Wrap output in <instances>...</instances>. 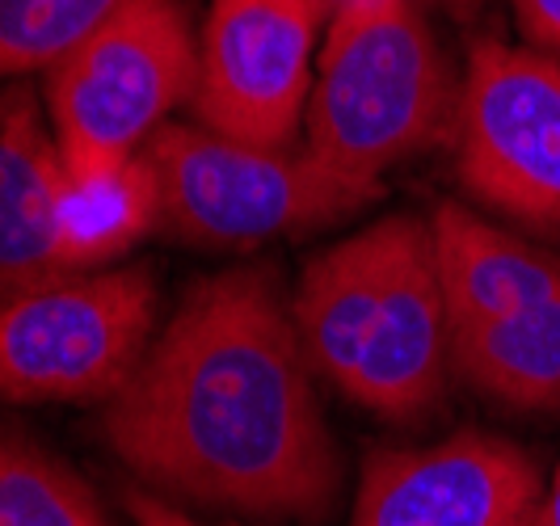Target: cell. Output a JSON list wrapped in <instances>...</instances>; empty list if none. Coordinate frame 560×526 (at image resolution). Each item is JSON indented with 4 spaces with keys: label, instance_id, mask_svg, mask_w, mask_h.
Masks as SVG:
<instances>
[{
    "label": "cell",
    "instance_id": "3957f363",
    "mask_svg": "<svg viewBox=\"0 0 560 526\" xmlns=\"http://www.w3.org/2000/svg\"><path fill=\"white\" fill-rule=\"evenodd\" d=\"M459 89L418 0H384L325 22L304 148L329 168L375 182L455 127Z\"/></svg>",
    "mask_w": 560,
    "mask_h": 526
},
{
    "label": "cell",
    "instance_id": "7c38bea8",
    "mask_svg": "<svg viewBox=\"0 0 560 526\" xmlns=\"http://www.w3.org/2000/svg\"><path fill=\"white\" fill-rule=\"evenodd\" d=\"M451 371L505 409H557L560 295L514 316L451 329Z\"/></svg>",
    "mask_w": 560,
    "mask_h": 526
},
{
    "label": "cell",
    "instance_id": "8fae6325",
    "mask_svg": "<svg viewBox=\"0 0 560 526\" xmlns=\"http://www.w3.org/2000/svg\"><path fill=\"white\" fill-rule=\"evenodd\" d=\"M434 253L447 295L451 329L514 316L560 295V257L493 227L459 202L434 211Z\"/></svg>",
    "mask_w": 560,
    "mask_h": 526
},
{
    "label": "cell",
    "instance_id": "8992f818",
    "mask_svg": "<svg viewBox=\"0 0 560 526\" xmlns=\"http://www.w3.org/2000/svg\"><path fill=\"white\" fill-rule=\"evenodd\" d=\"M156 287L140 266L59 278L0 304V396L110 400L152 346Z\"/></svg>",
    "mask_w": 560,
    "mask_h": 526
},
{
    "label": "cell",
    "instance_id": "ffe728a7",
    "mask_svg": "<svg viewBox=\"0 0 560 526\" xmlns=\"http://www.w3.org/2000/svg\"><path fill=\"white\" fill-rule=\"evenodd\" d=\"M439 4H477V0H439Z\"/></svg>",
    "mask_w": 560,
    "mask_h": 526
},
{
    "label": "cell",
    "instance_id": "e0dca14e",
    "mask_svg": "<svg viewBox=\"0 0 560 526\" xmlns=\"http://www.w3.org/2000/svg\"><path fill=\"white\" fill-rule=\"evenodd\" d=\"M127 505H131L136 526H207V523H198V518H190L182 505L156 498V493H131Z\"/></svg>",
    "mask_w": 560,
    "mask_h": 526
},
{
    "label": "cell",
    "instance_id": "52a82bcc",
    "mask_svg": "<svg viewBox=\"0 0 560 526\" xmlns=\"http://www.w3.org/2000/svg\"><path fill=\"white\" fill-rule=\"evenodd\" d=\"M455 168L485 207L560 232V56L480 38L455 102Z\"/></svg>",
    "mask_w": 560,
    "mask_h": 526
},
{
    "label": "cell",
    "instance_id": "9c48e42d",
    "mask_svg": "<svg viewBox=\"0 0 560 526\" xmlns=\"http://www.w3.org/2000/svg\"><path fill=\"white\" fill-rule=\"evenodd\" d=\"M539 498L527 451L464 430L447 443L366 455L350 526H532Z\"/></svg>",
    "mask_w": 560,
    "mask_h": 526
},
{
    "label": "cell",
    "instance_id": "ac0fdd59",
    "mask_svg": "<svg viewBox=\"0 0 560 526\" xmlns=\"http://www.w3.org/2000/svg\"><path fill=\"white\" fill-rule=\"evenodd\" d=\"M532 526H560V468L552 476V484L544 489V498H539V510H535Z\"/></svg>",
    "mask_w": 560,
    "mask_h": 526
},
{
    "label": "cell",
    "instance_id": "44dd1931",
    "mask_svg": "<svg viewBox=\"0 0 560 526\" xmlns=\"http://www.w3.org/2000/svg\"><path fill=\"white\" fill-rule=\"evenodd\" d=\"M316 4H325V0H316ZM325 13H329V9H325Z\"/></svg>",
    "mask_w": 560,
    "mask_h": 526
},
{
    "label": "cell",
    "instance_id": "2e32d148",
    "mask_svg": "<svg viewBox=\"0 0 560 526\" xmlns=\"http://www.w3.org/2000/svg\"><path fill=\"white\" fill-rule=\"evenodd\" d=\"M514 9L527 38L539 43L548 56H560V0H514Z\"/></svg>",
    "mask_w": 560,
    "mask_h": 526
},
{
    "label": "cell",
    "instance_id": "ba28073f",
    "mask_svg": "<svg viewBox=\"0 0 560 526\" xmlns=\"http://www.w3.org/2000/svg\"><path fill=\"white\" fill-rule=\"evenodd\" d=\"M325 22L316 0H211L190 97L198 127L291 148L308 114Z\"/></svg>",
    "mask_w": 560,
    "mask_h": 526
},
{
    "label": "cell",
    "instance_id": "9a60e30c",
    "mask_svg": "<svg viewBox=\"0 0 560 526\" xmlns=\"http://www.w3.org/2000/svg\"><path fill=\"white\" fill-rule=\"evenodd\" d=\"M0 526H110L89 484L47 451L0 439Z\"/></svg>",
    "mask_w": 560,
    "mask_h": 526
},
{
    "label": "cell",
    "instance_id": "277c9868",
    "mask_svg": "<svg viewBox=\"0 0 560 526\" xmlns=\"http://www.w3.org/2000/svg\"><path fill=\"white\" fill-rule=\"evenodd\" d=\"M143 156L161 182V220L220 249L337 223L380 195L375 182L337 173L308 148H257L198 122H165Z\"/></svg>",
    "mask_w": 560,
    "mask_h": 526
},
{
    "label": "cell",
    "instance_id": "4fadbf2b",
    "mask_svg": "<svg viewBox=\"0 0 560 526\" xmlns=\"http://www.w3.org/2000/svg\"><path fill=\"white\" fill-rule=\"evenodd\" d=\"M161 220V182L148 156H131L122 165L68 177L59 198V245L72 274H93L106 261H118L136 249Z\"/></svg>",
    "mask_w": 560,
    "mask_h": 526
},
{
    "label": "cell",
    "instance_id": "7a4b0ae2",
    "mask_svg": "<svg viewBox=\"0 0 560 526\" xmlns=\"http://www.w3.org/2000/svg\"><path fill=\"white\" fill-rule=\"evenodd\" d=\"M312 366L388 421H421L447 388L451 316L434 227L384 215L312 261L291 300Z\"/></svg>",
    "mask_w": 560,
    "mask_h": 526
},
{
    "label": "cell",
    "instance_id": "5b68a950",
    "mask_svg": "<svg viewBox=\"0 0 560 526\" xmlns=\"http://www.w3.org/2000/svg\"><path fill=\"white\" fill-rule=\"evenodd\" d=\"M198 38L177 0H140L47 72V114L68 177L140 156L195 97Z\"/></svg>",
    "mask_w": 560,
    "mask_h": 526
},
{
    "label": "cell",
    "instance_id": "5bb4252c",
    "mask_svg": "<svg viewBox=\"0 0 560 526\" xmlns=\"http://www.w3.org/2000/svg\"><path fill=\"white\" fill-rule=\"evenodd\" d=\"M140 0H0V77L51 72Z\"/></svg>",
    "mask_w": 560,
    "mask_h": 526
},
{
    "label": "cell",
    "instance_id": "30bf717a",
    "mask_svg": "<svg viewBox=\"0 0 560 526\" xmlns=\"http://www.w3.org/2000/svg\"><path fill=\"white\" fill-rule=\"evenodd\" d=\"M68 168L51 122L26 89L0 97V304L77 278L59 245V198Z\"/></svg>",
    "mask_w": 560,
    "mask_h": 526
},
{
    "label": "cell",
    "instance_id": "6da1fadb",
    "mask_svg": "<svg viewBox=\"0 0 560 526\" xmlns=\"http://www.w3.org/2000/svg\"><path fill=\"white\" fill-rule=\"evenodd\" d=\"M291 304L266 270L198 282L106 400L110 451L165 501L320 523L341 455Z\"/></svg>",
    "mask_w": 560,
    "mask_h": 526
},
{
    "label": "cell",
    "instance_id": "d6986e66",
    "mask_svg": "<svg viewBox=\"0 0 560 526\" xmlns=\"http://www.w3.org/2000/svg\"><path fill=\"white\" fill-rule=\"evenodd\" d=\"M371 4H384V0H325L329 17H337V13H354V9H371Z\"/></svg>",
    "mask_w": 560,
    "mask_h": 526
}]
</instances>
